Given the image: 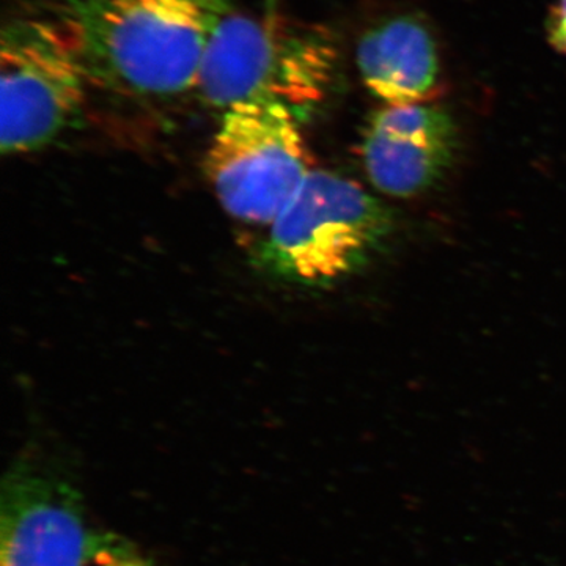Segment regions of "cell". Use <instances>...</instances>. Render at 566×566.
Instances as JSON below:
<instances>
[{
    "instance_id": "cell-2",
    "label": "cell",
    "mask_w": 566,
    "mask_h": 566,
    "mask_svg": "<svg viewBox=\"0 0 566 566\" xmlns=\"http://www.w3.org/2000/svg\"><path fill=\"white\" fill-rule=\"evenodd\" d=\"M331 70L333 48L315 29L232 10L212 33L196 88L223 112L277 103L296 114L323 98Z\"/></svg>"
},
{
    "instance_id": "cell-6",
    "label": "cell",
    "mask_w": 566,
    "mask_h": 566,
    "mask_svg": "<svg viewBox=\"0 0 566 566\" xmlns=\"http://www.w3.org/2000/svg\"><path fill=\"white\" fill-rule=\"evenodd\" d=\"M99 534L69 480L28 461L10 468L0 497V566H82Z\"/></svg>"
},
{
    "instance_id": "cell-1",
    "label": "cell",
    "mask_w": 566,
    "mask_h": 566,
    "mask_svg": "<svg viewBox=\"0 0 566 566\" xmlns=\"http://www.w3.org/2000/svg\"><path fill=\"white\" fill-rule=\"evenodd\" d=\"M230 0H55L88 80L134 98L197 87L208 43Z\"/></svg>"
},
{
    "instance_id": "cell-8",
    "label": "cell",
    "mask_w": 566,
    "mask_h": 566,
    "mask_svg": "<svg viewBox=\"0 0 566 566\" xmlns=\"http://www.w3.org/2000/svg\"><path fill=\"white\" fill-rule=\"evenodd\" d=\"M356 62L368 91L389 104L423 103L441 81L433 35L415 17L390 18L371 28L357 44Z\"/></svg>"
},
{
    "instance_id": "cell-9",
    "label": "cell",
    "mask_w": 566,
    "mask_h": 566,
    "mask_svg": "<svg viewBox=\"0 0 566 566\" xmlns=\"http://www.w3.org/2000/svg\"><path fill=\"white\" fill-rule=\"evenodd\" d=\"M82 566H155L139 547L111 532H102Z\"/></svg>"
},
{
    "instance_id": "cell-4",
    "label": "cell",
    "mask_w": 566,
    "mask_h": 566,
    "mask_svg": "<svg viewBox=\"0 0 566 566\" xmlns=\"http://www.w3.org/2000/svg\"><path fill=\"white\" fill-rule=\"evenodd\" d=\"M88 73L80 46L57 13L18 17L0 44V140L3 153H29L76 120Z\"/></svg>"
},
{
    "instance_id": "cell-7",
    "label": "cell",
    "mask_w": 566,
    "mask_h": 566,
    "mask_svg": "<svg viewBox=\"0 0 566 566\" xmlns=\"http://www.w3.org/2000/svg\"><path fill=\"white\" fill-rule=\"evenodd\" d=\"M457 129L441 107L389 104L365 128V172L378 191L412 197L434 185L453 161Z\"/></svg>"
},
{
    "instance_id": "cell-10",
    "label": "cell",
    "mask_w": 566,
    "mask_h": 566,
    "mask_svg": "<svg viewBox=\"0 0 566 566\" xmlns=\"http://www.w3.org/2000/svg\"><path fill=\"white\" fill-rule=\"evenodd\" d=\"M547 32H549L553 46L566 55V0H557L556 6L551 11Z\"/></svg>"
},
{
    "instance_id": "cell-3",
    "label": "cell",
    "mask_w": 566,
    "mask_h": 566,
    "mask_svg": "<svg viewBox=\"0 0 566 566\" xmlns=\"http://www.w3.org/2000/svg\"><path fill=\"white\" fill-rule=\"evenodd\" d=\"M390 230L389 211L357 182L312 170L256 251L266 273L324 285L367 262Z\"/></svg>"
},
{
    "instance_id": "cell-5",
    "label": "cell",
    "mask_w": 566,
    "mask_h": 566,
    "mask_svg": "<svg viewBox=\"0 0 566 566\" xmlns=\"http://www.w3.org/2000/svg\"><path fill=\"white\" fill-rule=\"evenodd\" d=\"M311 164L293 111L277 103H243L223 112L205 174L232 218L271 226L307 180Z\"/></svg>"
}]
</instances>
